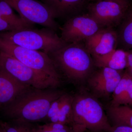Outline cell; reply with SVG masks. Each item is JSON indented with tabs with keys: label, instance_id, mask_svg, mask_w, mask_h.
Here are the masks:
<instances>
[{
	"label": "cell",
	"instance_id": "obj_1",
	"mask_svg": "<svg viewBox=\"0 0 132 132\" xmlns=\"http://www.w3.org/2000/svg\"><path fill=\"white\" fill-rule=\"evenodd\" d=\"M64 93L57 88L31 87L2 110L11 120L32 123L44 121L52 102Z\"/></svg>",
	"mask_w": 132,
	"mask_h": 132
},
{
	"label": "cell",
	"instance_id": "obj_2",
	"mask_svg": "<svg viewBox=\"0 0 132 132\" xmlns=\"http://www.w3.org/2000/svg\"><path fill=\"white\" fill-rule=\"evenodd\" d=\"M47 54L61 76L72 82L85 80L93 71V58L82 43L67 44Z\"/></svg>",
	"mask_w": 132,
	"mask_h": 132
},
{
	"label": "cell",
	"instance_id": "obj_3",
	"mask_svg": "<svg viewBox=\"0 0 132 132\" xmlns=\"http://www.w3.org/2000/svg\"><path fill=\"white\" fill-rule=\"evenodd\" d=\"M0 38L15 45L47 54L67 45L56 31L48 28L24 29L0 33Z\"/></svg>",
	"mask_w": 132,
	"mask_h": 132
},
{
	"label": "cell",
	"instance_id": "obj_4",
	"mask_svg": "<svg viewBox=\"0 0 132 132\" xmlns=\"http://www.w3.org/2000/svg\"><path fill=\"white\" fill-rule=\"evenodd\" d=\"M72 113L73 125H78L86 130L109 132L112 128L101 105L90 96L82 94L74 96Z\"/></svg>",
	"mask_w": 132,
	"mask_h": 132
},
{
	"label": "cell",
	"instance_id": "obj_5",
	"mask_svg": "<svg viewBox=\"0 0 132 132\" xmlns=\"http://www.w3.org/2000/svg\"><path fill=\"white\" fill-rule=\"evenodd\" d=\"M0 50L33 70L61 84V76L46 53L22 47L1 38H0Z\"/></svg>",
	"mask_w": 132,
	"mask_h": 132
},
{
	"label": "cell",
	"instance_id": "obj_6",
	"mask_svg": "<svg viewBox=\"0 0 132 132\" xmlns=\"http://www.w3.org/2000/svg\"><path fill=\"white\" fill-rule=\"evenodd\" d=\"M0 69L22 83L35 88H58L61 85L1 50Z\"/></svg>",
	"mask_w": 132,
	"mask_h": 132
},
{
	"label": "cell",
	"instance_id": "obj_7",
	"mask_svg": "<svg viewBox=\"0 0 132 132\" xmlns=\"http://www.w3.org/2000/svg\"><path fill=\"white\" fill-rule=\"evenodd\" d=\"M128 1L95 0L88 3V13L102 28L118 27L130 7Z\"/></svg>",
	"mask_w": 132,
	"mask_h": 132
},
{
	"label": "cell",
	"instance_id": "obj_8",
	"mask_svg": "<svg viewBox=\"0 0 132 132\" xmlns=\"http://www.w3.org/2000/svg\"><path fill=\"white\" fill-rule=\"evenodd\" d=\"M29 22L57 31L59 25L47 6L37 0H3Z\"/></svg>",
	"mask_w": 132,
	"mask_h": 132
},
{
	"label": "cell",
	"instance_id": "obj_9",
	"mask_svg": "<svg viewBox=\"0 0 132 132\" xmlns=\"http://www.w3.org/2000/svg\"><path fill=\"white\" fill-rule=\"evenodd\" d=\"M103 28L88 13L68 19L60 28L61 38L67 44L80 43Z\"/></svg>",
	"mask_w": 132,
	"mask_h": 132
},
{
	"label": "cell",
	"instance_id": "obj_10",
	"mask_svg": "<svg viewBox=\"0 0 132 132\" xmlns=\"http://www.w3.org/2000/svg\"><path fill=\"white\" fill-rule=\"evenodd\" d=\"M92 56L106 54L118 47V35L114 28H103L84 42Z\"/></svg>",
	"mask_w": 132,
	"mask_h": 132
},
{
	"label": "cell",
	"instance_id": "obj_11",
	"mask_svg": "<svg viewBox=\"0 0 132 132\" xmlns=\"http://www.w3.org/2000/svg\"><path fill=\"white\" fill-rule=\"evenodd\" d=\"M93 74L89 78L88 84L96 94L101 97H109L113 93L122 78L120 71L103 68Z\"/></svg>",
	"mask_w": 132,
	"mask_h": 132
},
{
	"label": "cell",
	"instance_id": "obj_12",
	"mask_svg": "<svg viewBox=\"0 0 132 132\" xmlns=\"http://www.w3.org/2000/svg\"><path fill=\"white\" fill-rule=\"evenodd\" d=\"M73 99L74 96L65 92L52 102L44 122L59 123L72 127Z\"/></svg>",
	"mask_w": 132,
	"mask_h": 132
},
{
	"label": "cell",
	"instance_id": "obj_13",
	"mask_svg": "<svg viewBox=\"0 0 132 132\" xmlns=\"http://www.w3.org/2000/svg\"><path fill=\"white\" fill-rule=\"evenodd\" d=\"M31 87L0 69V108L7 106Z\"/></svg>",
	"mask_w": 132,
	"mask_h": 132
},
{
	"label": "cell",
	"instance_id": "obj_14",
	"mask_svg": "<svg viewBox=\"0 0 132 132\" xmlns=\"http://www.w3.org/2000/svg\"><path fill=\"white\" fill-rule=\"evenodd\" d=\"M49 8L55 18L65 19L81 14L87 0H42Z\"/></svg>",
	"mask_w": 132,
	"mask_h": 132
},
{
	"label": "cell",
	"instance_id": "obj_15",
	"mask_svg": "<svg viewBox=\"0 0 132 132\" xmlns=\"http://www.w3.org/2000/svg\"><path fill=\"white\" fill-rule=\"evenodd\" d=\"M95 65L100 68H107L120 71L127 66L126 51L116 49L106 54L92 56Z\"/></svg>",
	"mask_w": 132,
	"mask_h": 132
},
{
	"label": "cell",
	"instance_id": "obj_16",
	"mask_svg": "<svg viewBox=\"0 0 132 132\" xmlns=\"http://www.w3.org/2000/svg\"><path fill=\"white\" fill-rule=\"evenodd\" d=\"M116 30L119 49H132V6H130Z\"/></svg>",
	"mask_w": 132,
	"mask_h": 132
},
{
	"label": "cell",
	"instance_id": "obj_17",
	"mask_svg": "<svg viewBox=\"0 0 132 132\" xmlns=\"http://www.w3.org/2000/svg\"><path fill=\"white\" fill-rule=\"evenodd\" d=\"M0 14L2 17L7 21L18 30L33 28L34 24L29 22L15 13L13 9L3 0H0Z\"/></svg>",
	"mask_w": 132,
	"mask_h": 132
},
{
	"label": "cell",
	"instance_id": "obj_18",
	"mask_svg": "<svg viewBox=\"0 0 132 132\" xmlns=\"http://www.w3.org/2000/svg\"><path fill=\"white\" fill-rule=\"evenodd\" d=\"M108 114L113 126L124 125L132 128V108L130 106H111Z\"/></svg>",
	"mask_w": 132,
	"mask_h": 132
},
{
	"label": "cell",
	"instance_id": "obj_19",
	"mask_svg": "<svg viewBox=\"0 0 132 132\" xmlns=\"http://www.w3.org/2000/svg\"><path fill=\"white\" fill-rule=\"evenodd\" d=\"M132 82V77L127 71L124 73L112 95L111 106L122 105L124 98Z\"/></svg>",
	"mask_w": 132,
	"mask_h": 132
},
{
	"label": "cell",
	"instance_id": "obj_20",
	"mask_svg": "<svg viewBox=\"0 0 132 132\" xmlns=\"http://www.w3.org/2000/svg\"><path fill=\"white\" fill-rule=\"evenodd\" d=\"M33 132H73L68 125L56 123H46L43 125L32 124Z\"/></svg>",
	"mask_w": 132,
	"mask_h": 132
},
{
	"label": "cell",
	"instance_id": "obj_21",
	"mask_svg": "<svg viewBox=\"0 0 132 132\" xmlns=\"http://www.w3.org/2000/svg\"><path fill=\"white\" fill-rule=\"evenodd\" d=\"M6 132H33L32 123L18 120L2 123Z\"/></svg>",
	"mask_w": 132,
	"mask_h": 132
},
{
	"label": "cell",
	"instance_id": "obj_22",
	"mask_svg": "<svg viewBox=\"0 0 132 132\" xmlns=\"http://www.w3.org/2000/svg\"><path fill=\"white\" fill-rule=\"evenodd\" d=\"M109 132H132V128L124 125H115L112 126Z\"/></svg>",
	"mask_w": 132,
	"mask_h": 132
},
{
	"label": "cell",
	"instance_id": "obj_23",
	"mask_svg": "<svg viewBox=\"0 0 132 132\" xmlns=\"http://www.w3.org/2000/svg\"><path fill=\"white\" fill-rule=\"evenodd\" d=\"M126 51L127 54V66L128 69L131 68L132 67V49Z\"/></svg>",
	"mask_w": 132,
	"mask_h": 132
},
{
	"label": "cell",
	"instance_id": "obj_24",
	"mask_svg": "<svg viewBox=\"0 0 132 132\" xmlns=\"http://www.w3.org/2000/svg\"><path fill=\"white\" fill-rule=\"evenodd\" d=\"M73 132H85L86 130L81 127L78 125H73L72 126Z\"/></svg>",
	"mask_w": 132,
	"mask_h": 132
},
{
	"label": "cell",
	"instance_id": "obj_25",
	"mask_svg": "<svg viewBox=\"0 0 132 132\" xmlns=\"http://www.w3.org/2000/svg\"><path fill=\"white\" fill-rule=\"evenodd\" d=\"M5 128L3 126L2 122H0V132H4Z\"/></svg>",
	"mask_w": 132,
	"mask_h": 132
},
{
	"label": "cell",
	"instance_id": "obj_26",
	"mask_svg": "<svg viewBox=\"0 0 132 132\" xmlns=\"http://www.w3.org/2000/svg\"><path fill=\"white\" fill-rule=\"evenodd\" d=\"M128 72L129 74V75L132 77V67L131 68L128 69Z\"/></svg>",
	"mask_w": 132,
	"mask_h": 132
},
{
	"label": "cell",
	"instance_id": "obj_27",
	"mask_svg": "<svg viewBox=\"0 0 132 132\" xmlns=\"http://www.w3.org/2000/svg\"><path fill=\"white\" fill-rule=\"evenodd\" d=\"M113 1H116L118 2H125L127 1L128 0H113Z\"/></svg>",
	"mask_w": 132,
	"mask_h": 132
},
{
	"label": "cell",
	"instance_id": "obj_28",
	"mask_svg": "<svg viewBox=\"0 0 132 132\" xmlns=\"http://www.w3.org/2000/svg\"><path fill=\"white\" fill-rule=\"evenodd\" d=\"M85 132H92L91 131H88V130H86V131H85Z\"/></svg>",
	"mask_w": 132,
	"mask_h": 132
},
{
	"label": "cell",
	"instance_id": "obj_29",
	"mask_svg": "<svg viewBox=\"0 0 132 132\" xmlns=\"http://www.w3.org/2000/svg\"><path fill=\"white\" fill-rule=\"evenodd\" d=\"M2 16H1V15L0 14V19H1V18Z\"/></svg>",
	"mask_w": 132,
	"mask_h": 132
},
{
	"label": "cell",
	"instance_id": "obj_30",
	"mask_svg": "<svg viewBox=\"0 0 132 132\" xmlns=\"http://www.w3.org/2000/svg\"><path fill=\"white\" fill-rule=\"evenodd\" d=\"M4 132H6V130H5H5H4Z\"/></svg>",
	"mask_w": 132,
	"mask_h": 132
}]
</instances>
